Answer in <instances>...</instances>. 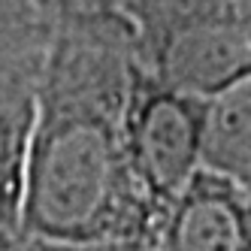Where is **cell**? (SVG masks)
<instances>
[{
  "mask_svg": "<svg viewBox=\"0 0 251 251\" xmlns=\"http://www.w3.org/2000/svg\"><path fill=\"white\" fill-rule=\"evenodd\" d=\"M46 51L27 149L22 233L70 248L151 251L154 221L124 157L133 30L115 0H37Z\"/></svg>",
  "mask_w": 251,
  "mask_h": 251,
  "instance_id": "obj_1",
  "label": "cell"
},
{
  "mask_svg": "<svg viewBox=\"0 0 251 251\" xmlns=\"http://www.w3.org/2000/svg\"><path fill=\"white\" fill-rule=\"evenodd\" d=\"M136 64L178 94L215 103L251 79V0H115Z\"/></svg>",
  "mask_w": 251,
  "mask_h": 251,
  "instance_id": "obj_2",
  "label": "cell"
},
{
  "mask_svg": "<svg viewBox=\"0 0 251 251\" xmlns=\"http://www.w3.org/2000/svg\"><path fill=\"white\" fill-rule=\"evenodd\" d=\"M209 100L178 94L136 64L124 106V157L139 203L154 221V236L176 197L203 167Z\"/></svg>",
  "mask_w": 251,
  "mask_h": 251,
  "instance_id": "obj_3",
  "label": "cell"
},
{
  "mask_svg": "<svg viewBox=\"0 0 251 251\" xmlns=\"http://www.w3.org/2000/svg\"><path fill=\"white\" fill-rule=\"evenodd\" d=\"M151 251H251V194L200 167L164 215Z\"/></svg>",
  "mask_w": 251,
  "mask_h": 251,
  "instance_id": "obj_4",
  "label": "cell"
},
{
  "mask_svg": "<svg viewBox=\"0 0 251 251\" xmlns=\"http://www.w3.org/2000/svg\"><path fill=\"white\" fill-rule=\"evenodd\" d=\"M43 51L0 58V227L19 233Z\"/></svg>",
  "mask_w": 251,
  "mask_h": 251,
  "instance_id": "obj_5",
  "label": "cell"
},
{
  "mask_svg": "<svg viewBox=\"0 0 251 251\" xmlns=\"http://www.w3.org/2000/svg\"><path fill=\"white\" fill-rule=\"evenodd\" d=\"M203 167L251 194V79L212 103Z\"/></svg>",
  "mask_w": 251,
  "mask_h": 251,
  "instance_id": "obj_6",
  "label": "cell"
},
{
  "mask_svg": "<svg viewBox=\"0 0 251 251\" xmlns=\"http://www.w3.org/2000/svg\"><path fill=\"white\" fill-rule=\"evenodd\" d=\"M46 30L37 0H0V58L46 49Z\"/></svg>",
  "mask_w": 251,
  "mask_h": 251,
  "instance_id": "obj_7",
  "label": "cell"
},
{
  "mask_svg": "<svg viewBox=\"0 0 251 251\" xmlns=\"http://www.w3.org/2000/svg\"><path fill=\"white\" fill-rule=\"evenodd\" d=\"M0 251H124V248H70V245L43 242V239L27 236V233L0 227Z\"/></svg>",
  "mask_w": 251,
  "mask_h": 251,
  "instance_id": "obj_8",
  "label": "cell"
}]
</instances>
